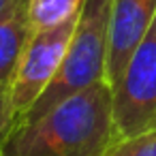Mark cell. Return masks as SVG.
I'll return each instance as SVG.
<instances>
[{
  "label": "cell",
  "mask_w": 156,
  "mask_h": 156,
  "mask_svg": "<svg viewBox=\"0 0 156 156\" xmlns=\"http://www.w3.org/2000/svg\"><path fill=\"white\" fill-rule=\"evenodd\" d=\"M103 156H156V130L118 139Z\"/></svg>",
  "instance_id": "cell-8"
},
{
  "label": "cell",
  "mask_w": 156,
  "mask_h": 156,
  "mask_svg": "<svg viewBox=\"0 0 156 156\" xmlns=\"http://www.w3.org/2000/svg\"><path fill=\"white\" fill-rule=\"evenodd\" d=\"M113 141V90L98 81L41 118L15 124L0 156H103Z\"/></svg>",
  "instance_id": "cell-1"
},
{
  "label": "cell",
  "mask_w": 156,
  "mask_h": 156,
  "mask_svg": "<svg viewBox=\"0 0 156 156\" xmlns=\"http://www.w3.org/2000/svg\"><path fill=\"white\" fill-rule=\"evenodd\" d=\"M156 17V0H113L105 81L113 90Z\"/></svg>",
  "instance_id": "cell-5"
},
{
  "label": "cell",
  "mask_w": 156,
  "mask_h": 156,
  "mask_svg": "<svg viewBox=\"0 0 156 156\" xmlns=\"http://www.w3.org/2000/svg\"><path fill=\"white\" fill-rule=\"evenodd\" d=\"M113 0H83L73 37L69 41L58 75L17 122H32L51 107L98 81H105L107 49H109V20Z\"/></svg>",
  "instance_id": "cell-2"
},
{
  "label": "cell",
  "mask_w": 156,
  "mask_h": 156,
  "mask_svg": "<svg viewBox=\"0 0 156 156\" xmlns=\"http://www.w3.org/2000/svg\"><path fill=\"white\" fill-rule=\"evenodd\" d=\"M22 2H26V0H0V20L9 15L11 11H15Z\"/></svg>",
  "instance_id": "cell-10"
},
{
  "label": "cell",
  "mask_w": 156,
  "mask_h": 156,
  "mask_svg": "<svg viewBox=\"0 0 156 156\" xmlns=\"http://www.w3.org/2000/svg\"><path fill=\"white\" fill-rule=\"evenodd\" d=\"M75 24H77V17L49 30L30 32L24 45V51L20 56L13 83L9 88V96H11L17 122L30 111V107L39 101V96L58 75L69 41L73 37Z\"/></svg>",
  "instance_id": "cell-4"
},
{
  "label": "cell",
  "mask_w": 156,
  "mask_h": 156,
  "mask_svg": "<svg viewBox=\"0 0 156 156\" xmlns=\"http://www.w3.org/2000/svg\"><path fill=\"white\" fill-rule=\"evenodd\" d=\"M115 141L156 130V17L113 88Z\"/></svg>",
  "instance_id": "cell-3"
},
{
  "label": "cell",
  "mask_w": 156,
  "mask_h": 156,
  "mask_svg": "<svg viewBox=\"0 0 156 156\" xmlns=\"http://www.w3.org/2000/svg\"><path fill=\"white\" fill-rule=\"evenodd\" d=\"M30 32L28 0L0 20V94L9 92L13 83L15 69Z\"/></svg>",
  "instance_id": "cell-6"
},
{
  "label": "cell",
  "mask_w": 156,
  "mask_h": 156,
  "mask_svg": "<svg viewBox=\"0 0 156 156\" xmlns=\"http://www.w3.org/2000/svg\"><path fill=\"white\" fill-rule=\"evenodd\" d=\"M15 124H17V115H15L9 92H5V94H0V147L7 141V137Z\"/></svg>",
  "instance_id": "cell-9"
},
{
  "label": "cell",
  "mask_w": 156,
  "mask_h": 156,
  "mask_svg": "<svg viewBox=\"0 0 156 156\" xmlns=\"http://www.w3.org/2000/svg\"><path fill=\"white\" fill-rule=\"evenodd\" d=\"M83 0H28L30 30H49L79 15Z\"/></svg>",
  "instance_id": "cell-7"
}]
</instances>
